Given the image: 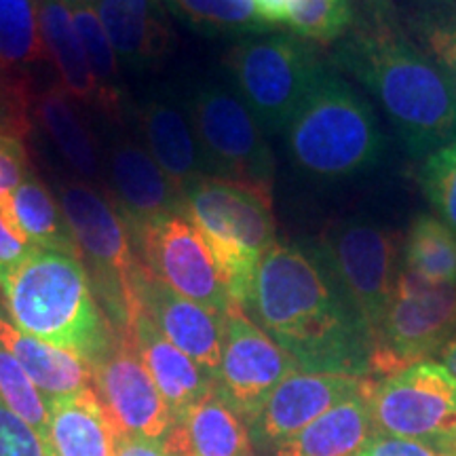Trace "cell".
Wrapping results in <instances>:
<instances>
[{
  "label": "cell",
  "mask_w": 456,
  "mask_h": 456,
  "mask_svg": "<svg viewBox=\"0 0 456 456\" xmlns=\"http://www.w3.org/2000/svg\"><path fill=\"white\" fill-rule=\"evenodd\" d=\"M285 142L296 167L319 182L366 174L387 146L370 102L330 66L285 127Z\"/></svg>",
  "instance_id": "4"
},
{
  "label": "cell",
  "mask_w": 456,
  "mask_h": 456,
  "mask_svg": "<svg viewBox=\"0 0 456 456\" xmlns=\"http://www.w3.org/2000/svg\"><path fill=\"white\" fill-rule=\"evenodd\" d=\"M357 456H452V452L444 446H436V444L379 436L376 433Z\"/></svg>",
  "instance_id": "39"
},
{
  "label": "cell",
  "mask_w": 456,
  "mask_h": 456,
  "mask_svg": "<svg viewBox=\"0 0 456 456\" xmlns=\"http://www.w3.org/2000/svg\"><path fill=\"white\" fill-rule=\"evenodd\" d=\"M32 252H37V248L11 224L7 214L0 209V283Z\"/></svg>",
  "instance_id": "40"
},
{
  "label": "cell",
  "mask_w": 456,
  "mask_h": 456,
  "mask_svg": "<svg viewBox=\"0 0 456 456\" xmlns=\"http://www.w3.org/2000/svg\"><path fill=\"white\" fill-rule=\"evenodd\" d=\"M38 21L45 49L60 74L61 87L77 102L100 110L98 83L66 0H38Z\"/></svg>",
  "instance_id": "26"
},
{
  "label": "cell",
  "mask_w": 456,
  "mask_h": 456,
  "mask_svg": "<svg viewBox=\"0 0 456 456\" xmlns=\"http://www.w3.org/2000/svg\"><path fill=\"white\" fill-rule=\"evenodd\" d=\"M403 26L456 89V0H412Z\"/></svg>",
  "instance_id": "31"
},
{
  "label": "cell",
  "mask_w": 456,
  "mask_h": 456,
  "mask_svg": "<svg viewBox=\"0 0 456 456\" xmlns=\"http://www.w3.org/2000/svg\"><path fill=\"white\" fill-rule=\"evenodd\" d=\"M165 444L175 456H254L248 423L218 387L180 416Z\"/></svg>",
  "instance_id": "20"
},
{
  "label": "cell",
  "mask_w": 456,
  "mask_h": 456,
  "mask_svg": "<svg viewBox=\"0 0 456 456\" xmlns=\"http://www.w3.org/2000/svg\"><path fill=\"white\" fill-rule=\"evenodd\" d=\"M30 171V157L24 140L0 135V209L7 205L11 192L26 180Z\"/></svg>",
  "instance_id": "38"
},
{
  "label": "cell",
  "mask_w": 456,
  "mask_h": 456,
  "mask_svg": "<svg viewBox=\"0 0 456 456\" xmlns=\"http://www.w3.org/2000/svg\"><path fill=\"white\" fill-rule=\"evenodd\" d=\"M3 212L37 249L78 258L77 241L68 226L64 209L38 174L30 171L26 175V180L11 192Z\"/></svg>",
  "instance_id": "27"
},
{
  "label": "cell",
  "mask_w": 456,
  "mask_h": 456,
  "mask_svg": "<svg viewBox=\"0 0 456 456\" xmlns=\"http://www.w3.org/2000/svg\"><path fill=\"white\" fill-rule=\"evenodd\" d=\"M114 53L131 70H152L174 47L161 0H91Z\"/></svg>",
  "instance_id": "19"
},
{
  "label": "cell",
  "mask_w": 456,
  "mask_h": 456,
  "mask_svg": "<svg viewBox=\"0 0 456 456\" xmlns=\"http://www.w3.org/2000/svg\"><path fill=\"white\" fill-rule=\"evenodd\" d=\"M437 355L442 359V366L446 368L450 376L456 380V334L444 345V349L437 353Z\"/></svg>",
  "instance_id": "43"
},
{
  "label": "cell",
  "mask_w": 456,
  "mask_h": 456,
  "mask_svg": "<svg viewBox=\"0 0 456 456\" xmlns=\"http://www.w3.org/2000/svg\"><path fill=\"white\" fill-rule=\"evenodd\" d=\"M34 125L30 78L0 70V135L26 140Z\"/></svg>",
  "instance_id": "36"
},
{
  "label": "cell",
  "mask_w": 456,
  "mask_h": 456,
  "mask_svg": "<svg viewBox=\"0 0 456 456\" xmlns=\"http://www.w3.org/2000/svg\"><path fill=\"white\" fill-rule=\"evenodd\" d=\"M224 64L237 95L260 127L279 134L309 98L328 64L296 34H256L228 51Z\"/></svg>",
  "instance_id": "7"
},
{
  "label": "cell",
  "mask_w": 456,
  "mask_h": 456,
  "mask_svg": "<svg viewBox=\"0 0 456 456\" xmlns=\"http://www.w3.org/2000/svg\"><path fill=\"white\" fill-rule=\"evenodd\" d=\"M456 334V285H433L402 265L374 334L370 374L383 379L436 355Z\"/></svg>",
  "instance_id": "9"
},
{
  "label": "cell",
  "mask_w": 456,
  "mask_h": 456,
  "mask_svg": "<svg viewBox=\"0 0 456 456\" xmlns=\"http://www.w3.org/2000/svg\"><path fill=\"white\" fill-rule=\"evenodd\" d=\"M138 294L142 309L165 338L218 380L224 345V315L174 292L169 285L151 275L144 265L138 279Z\"/></svg>",
  "instance_id": "17"
},
{
  "label": "cell",
  "mask_w": 456,
  "mask_h": 456,
  "mask_svg": "<svg viewBox=\"0 0 456 456\" xmlns=\"http://www.w3.org/2000/svg\"><path fill=\"white\" fill-rule=\"evenodd\" d=\"M98 393L114 429L165 442L175 429V414L142 363L131 334H117L108 355L91 368Z\"/></svg>",
  "instance_id": "14"
},
{
  "label": "cell",
  "mask_w": 456,
  "mask_h": 456,
  "mask_svg": "<svg viewBox=\"0 0 456 456\" xmlns=\"http://www.w3.org/2000/svg\"><path fill=\"white\" fill-rule=\"evenodd\" d=\"M66 4L70 9L78 37H81L91 72L98 83L100 110L112 123H123L127 95H125L121 70H118V55L114 53L112 45L108 41L98 11L91 0H66Z\"/></svg>",
  "instance_id": "28"
},
{
  "label": "cell",
  "mask_w": 456,
  "mask_h": 456,
  "mask_svg": "<svg viewBox=\"0 0 456 456\" xmlns=\"http://www.w3.org/2000/svg\"><path fill=\"white\" fill-rule=\"evenodd\" d=\"M420 188L437 218L456 232V142L427 155L420 167Z\"/></svg>",
  "instance_id": "35"
},
{
  "label": "cell",
  "mask_w": 456,
  "mask_h": 456,
  "mask_svg": "<svg viewBox=\"0 0 456 456\" xmlns=\"http://www.w3.org/2000/svg\"><path fill=\"white\" fill-rule=\"evenodd\" d=\"M167 7L208 37H256L273 26L258 13L254 0H165Z\"/></svg>",
  "instance_id": "32"
},
{
  "label": "cell",
  "mask_w": 456,
  "mask_h": 456,
  "mask_svg": "<svg viewBox=\"0 0 456 456\" xmlns=\"http://www.w3.org/2000/svg\"><path fill=\"white\" fill-rule=\"evenodd\" d=\"M182 199L212 249L228 298L248 313L260 258L277 241L273 195L208 175L188 186Z\"/></svg>",
  "instance_id": "6"
},
{
  "label": "cell",
  "mask_w": 456,
  "mask_h": 456,
  "mask_svg": "<svg viewBox=\"0 0 456 456\" xmlns=\"http://www.w3.org/2000/svg\"><path fill=\"white\" fill-rule=\"evenodd\" d=\"M186 110L209 175L273 195L275 157L265 129L237 91L203 83L192 91Z\"/></svg>",
  "instance_id": "8"
},
{
  "label": "cell",
  "mask_w": 456,
  "mask_h": 456,
  "mask_svg": "<svg viewBox=\"0 0 456 456\" xmlns=\"http://www.w3.org/2000/svg\"><path fill=\"white\" fill-rule=\"evenodd\" d=\"M332 61L374 95L412 157L456 142L454 85L410 37L391 0H363Z\"/></svg>",
  "instance_id": "2"
},
{
  "label": "cell",
  "mask_w": 456,
  "mask_h": 456,
  "mask_svg": "<svg viewBox=\"0 0 456 456\" xmlns=\"http://www.w3.org/2000/svg\"><path fill=\"white\" fill-rule=\"evenodd\" d=\"M0 399L30 423L43 440H47L49 429V402L15 357L0 345Z\"/></svg>",
  "instance_id": "34"
},
{
  "label": "cell",
  "mask_w": 456,
  "mask_h": 456,
  "mask_svg": "<svg viewBox=\"0 0 456 456\" xmlns=\"http://www.w3.org/2000/svg\"><path fill=\"white\" fill-rule=\"evenodd\" d=\"M450 452H452V456H456V437L452 440V444H450Z\"/></svg>",
  "instance_id": "44"
},
{
  "label": "cell",
  "mask_w": 456,
  "mask_h": 456,
  "mask_svg": "<svg viewBox=\"0 0 456 456\" xmlns=\"http://www.w3.org/2000/svg\"><path fill=\"white\" fill-rule=\"evenodd\" d=\"M296 370V362L285 353L241 306L232 305L224 315V345L216 387L222 397L252 423L285 376Z\"/></svg>",
  "instance_id": "13"
},
{
  "label": "cell",
  "mask_w": 456,
  "mask_h": 456,
  "mask_svg": "<svg viewBox=\"0 0 456 456\" xmlns=\"http://www.w3.org/2000/svg\"><path fill=\"white\" fill-rule=\"evenodd\" d=\"M402 265L433 285H456V232L437 216L420 214L403 241Z\"/></svg>",
  "instance_id": "29"
},
{
  "label": "cell",
  "mask_w": 456,
  "mask_h": 456,
  "mask_svg": "<svg viewBox=\"0 0 456 456\" xmlns=\"http://www.w3.org/2000/svg\"><path fill=\"white\" fill-rule=\"evenodd\" d=\"M57 201L78 248L102 311L117 334H131L142 311V262L127 226L98 186L81 178H55Z\"/></svg>",
  "instance_id": "5"
},
{
  "label": "cell",
  "mask_w": 456,
  "mask_h": 456,
  "mask_svg": "<svg viewBox=\"0 0 456 456\" xmlns=\"http://www.w3.org/2000/svg\"><path fill=\"white\" fill-rule=\"evenodd\" d=\"M134 248L146 271L174 292L220 315L232 306L212 249L186 209L144 226Z\"/></svg>",
  "instance_id": "12"
},
{
  "label": "cell",
  "mask_w": 456,
  "mask_h": 456,
  "mask_svg": "<svg viewBox=\"0 0 456 456\" xmlns=\"http://www.w3.org/2000/svg\"><path fill=\"white\" fill-rule=\"evenodd\" d=\"M248 313L300 370L370 374L372 334L311 245L275 241L266 249Z\"/></svg>",
  "instance_id": "1"
},
{
  "label": "cell",
  "mask_w": 456,
  "mask_h": 456,
  "mask_svg": "<svg viewBox=\"0 0 456 456\" xmlns=\"http://www.w3.org/2000/svg\"><path fill=\"white\" fill-rule=\"evenodd\" d=\"M112 456H175L161 440L114 429L112 427Z\"/></svg>",
  "instance_id": "41"
},
{
  "label": "cell",
  "mask_w": 456,
  "mask_h": 456,
  "mask_svg": "<svg viewBox=\"0 0 456 456\" xmlns=\"http://www.w3.org/2000/svg\"><path fill=\"white\" fill-rule=\"evenodd\" d=\"M0 345L24 368L37 389L53 399L74 395L91 387V368L72 353L57 349L34 336L21 332L7 315L0 313Z\"/></svg>",
  "instance_id": "24"
},
{
  "label": "cell",
  "mask_w": 456,
  "mask_h": 456,
  "mask_svg": "<svg viewBox=\"0 0 456 456\" xmlns=\"http://www.w3.org/2000/svg\"><path fill=\"white\" fill-rule=\"evenodd\" d=\"M363 380L359 376L296 370L266 397L258 416L249 423V436L262 448H277L357 393Z\"/></svg>",
  "instance_id": "16"
},
{
  "label": "cell",
  "mask_w": 456,
  "mask_h": 456,
  "mask_svg": "<svg viewBox=\"0 0 456 456\" xmlns=\"http://www.w3.org/2000/svg\"><path fill=\"white\" fill-rule=\"evenodd\" d=\"M376 436L370 410V380L362 389L313 420L288 442L279 444L273 456H357Z\"/></svg>",
  "instance_id": "22"
},
{
  "label": "cell",
  "mask_w": 456,
  "mask_h": 456,
  "mask_svg": "<svg viewBox=\"0 0 456 456\" xmlns=\"http://www.w3.org/2000/svg\"><path fill=\"white\" fill-rule=\"evenodd\" d=\"M353 21V0H292L285 24L309 43H332L351 30Z\"/></svg>",
  "instance_id": "33"
},
{
  "label": "cell",
  "mask_w": 456,
  "mask_h": 456,
  "mask_svg": "<svg viewBox=\"0 0 456 456\" xmlns=\"http://www.w3.org/2000/svg\"><path fill=\"white\" fill-rule=\"evenodd\" d=\"M0 456H49L45 440L30 423L0 399Z\"/></svg>",
  "instance_id": "37"
},
{
  "label": "cell",
  "mask_w": 456,
  "mask_h": 456,
  "mask_svg": "<svg viewBox=\"0 0 456 456\" xmlns=\"http://www.w3.org/2000/svg\"><path fill=\"white\" fill-rule=\"evenodd\" d=\"M254 3L258 7L260 17L269 26L285 24L288 21V11L292 0H254Z\"/></svg>",
  "instance_id": "42"
},
{
  "label": "cell",
  "mask_w": 456,
  "mask_h": 456,
  "mask_svg": "<svg viewBox=\"0 0 456 456\" xmlns=\"http://www.w3.org/2000/svg\"><path fill=\"white\" fill-rule=\"evenodd\" d=\"M0 294L21 332L72 353L89 368L112 349L117 332L74 256L37 249L0 283Z\"/></svg>",
  "instance_id": "3"
},
{
  "label": "cell",
  "mask_w": 456,
  "mask_h": 456,
  "mask_svg": "<svg viewBox=\"0 0 456 456\" xmlns=\"http://www.w3.org/2000/svg\"><path fill=\"white\" fill-rule=\"evenodd\" d=\"M49 456H112V425L94 387L49 402Z\"/></svg>",
  "instance_id": "25"
},
{
  "label": "cell",
  "mask_w": 456,
  "mask_h": 456,
  "mask_svg": "<svg viewBox=\"0 0 456 456\" xmlns=\"http://www.w3.org/2000/svg\"><path fill=\"white\" fill-rule=\"evenodd\" d=\"M138 127L146 151L180 195L209 169L192 129L188 110L169 98H148L138 110Z\"/></svg>",
  "instance_id": "18"
},
{
  "label": "cell",
  "mask_w": 456,
  "mask_h": 456,
  "mask_svg": "<svg viewBox=\"0 0 456 456\" xmlns=\"http://www.w3.org/2000/svg\"><path fill=\"white\" fill-rule=\"evenodd\" d=\"M74 102L77 100L60 83L51 85L34 95V121L41 125L77 178L94 186H104V163L98 140L81 118Z\"/></svg>",
  "instance_id": "23"
},
{
  "label": "cell",
  "mask_w": 456,
  "mask_h": 456,
  "mask_svg": "<svg viewBox=\"0 0 456 456\" xmlns=\"http://www.w3.org/2000/svg\"><path fill=\"white\" fill-rule=\"evenodd\" d=\"M370 410L379 436L450 450L456 437V380L442 363L425 359L370 383Z\"/></svg>",
  "instance_id": "11"
},
{
  "label": "cell",
  "mask_w": 456,
  "mask_h": 456,
  "mask_svg": "<svg viewBox=\"0 0 456 456\" xmlns=\"http://www.w3.org/2000/svg\"><path fill=\"white\" fill-rule=\"evenodd\" d=\"M131 336H134V345L142 363L155 380L157 389L161 391L175 419H180L192 403L208 395L216 387L212 376L165 338L144 309L135 317Z\"/></svg>",
  "instance_id": "21"
},
{
  "label": "cell",
  "mask_w": 456,
  "mask_h": 456,
  "mask_svg": "<svg viewBox=\"0 0 456 456\" xmlns=\"http://www.w3.org/2000/svg\"><path fill=\"white\" fill-rule=\"evenodd\" d=\"M47 57L38 0H0V70L28 77Z\"/></svg>",
  "instance_id": "30"
},
{
  "label": "cell",
  "mask_w": 456,
  "mask_h": 456,
  "mask_svg": "<svg viewBox=\"0 0 456 456\" xmlns=\"http://www.w3.org/2000/svg\"><path fill=\"white\" fill-rule=\"evenodd\" d=\"M323 265L349 296L370 334L383 322L387 306L402 269V248L397 232L366 218L334 222L311 243Z\"/></svg>",
  "instance_id": "10"
},
{
  "label": "cell",
  "mask_w": 456,
  "mask_h": 456,
  "mask_svg": "<svg viewBox=\"0 0 456 456\" xmlns=\"http://www.w3.org/2000/svg\"><path fill=\"white\" fill-rule=\"evenodd\" d=\"M104 192L121 216L131 239L167 214L184 209L178 188L131 135H117L108 148L104 163Z\"/></svg>",
  "instance_id": "15"
}]
</instances>
